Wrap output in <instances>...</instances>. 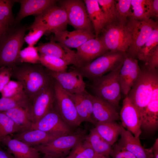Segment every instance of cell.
Instances as JSON below:
<instances>
[{"mask_svg":"<svg viewBox=\"0 0 158 158\" xmlns=\"http://www.w3.org/2000/svg\"><path fill=\"white\" fill-rule=\"evenodd\" d=\"M43 66L39 63H22L12 67L11 77L21 83L31 102L53 80Z\"/></svg>","mask_w":158,"mask_h":158,"instance_id":"obj_1","label":"cell"},{"mask_svg":"<svg viewBox=\"0 0 158 158\" xmlns=\"http://www.w3.org/2000/svg\"><path fill=\"white\" fill-rule=\"evenodd\" d=\"M28 27L16 25L8 27L0 38V68H12L20 63L19 54Z\"/></svg>","mask_w":158,"mask_h":158,"instance_id":"obj_2","label":"cell"},{"mask_svg":"<svg viewBox=\"0 0 158 158\" xmlns=\"http://www.w3.org/2000/svg\"><path fill=\"white\" fill-rule=\"evenodd\" d=\"M140 68L139 76L126 96L131 100L141 116L158 84V69L150 70L143 66Z\"/></svg>","mask_w":158,"mask_h":158,"instance_id":"obj_3","label":"cell"},{"mask_svg":"<svg viewBox=\"0 0 158 158\" xmlns=\"http://www.w3.org/2000/svg\"><path fill=\"white\" fill-rule=\"evenodd\" d=\"M126 57V52L109 51L92 61L77 69L83 77L92 80L121 68Z\"/></svg>","mask_w":158,"mask_h":158,"instance_id":"obj_4","label":"cell"},{"mask_svg":"<svg viewBox=\"0 0 158 158\" xmlns=\"http://www.w3.org/2000/svg\"><path fill=\"white\" fill-rule=\"evenodd\" d=\"M101 33L100 38L108 51L126 52L131 44L132 34L128 23L126 25L109 23Z\"/></svg>","mask_w":158,"mask_h":158,"instance_id":"obj_5","label":"cell"},{"mask_svg":"<svg viewBox=\"0 0 158 158\" xmlns=\"http://www.w3.org/2000/svg\"><path fill=\"white\" fill-rule=\"evenodd\" d=\"M121 68L92 80L91 85L95 95L105 100L116 109L121 98L118 77Z\"/></svg>","mask_w":158,"mask_h":158,"instance_id":"obj_6","label":"cell"},{"mask_svg":"<svg viewBox=\"0 0 158 158\" xmlns=\"http://www.w3.org/2000/svg\"><path fill=\"white\" fill-rule=\"evenodd\" d=\"M86 136L84 132L79 131L59 136L45 144L34 147L39 152L54 158L66 157L73 147Z\"/></svg>","mask_w":158,"mask_h":158,"instance_id":"obj_7","label":"cell"},{"mask_svg":"<svg viewBox=\"0 0 158 158\" xmlns=\"http://www.w3.org/2000/svg\"><path fill=\"white\" fill-rule=\"evenodd\" d=\"M68 24L66 13L64 8L55 4L40 14L35 16V20L28 30L36 26H41L46 30V35L65 30Z\"/></svg>","mask_w":158,"mask_h":158,"instance_id":"obj_8","label":"cell"},{"mask_svg":"<svg viewBox=\"0 0 158 158\" xmlns=\"http://www.w3.org/2000/svg\"><path fill=\"white\" fill-rule=\"evenodd\" d=\"M53 85L55 93L54 105L55 109L62 119L70 127L79 126L82 122L74 102L69 94L54 79Z\"/></svg>","mask_w":158,"mask_h":158,"instance_id":"obj_9","label":"cell"},{"mask_svg":"<svg viewBox=\"0 0 158 158\" xmlns=\"http://www.w3.org/2000/svg\"><path fill=\"white\" fill-rule=\"evenodd\" d=\"M59 6L65 10L68 24L76 30L93 32L94 30L84 1L80 0L59 1Z\"/></svg>","mask_w":158,"mask_h":158,"instance_id":"obj_10","label":"cell"},{"mask_svg":"<svg viewBox=\"0 0 158 158\" xmlns=\"http://www.w3.org/2000/svg\"><path fill=\"white\" fill-rule=\"evenodd\" d=\"M156 23L151 18L138 20L130 18L128 23L131 31L132 42L126 52L127 56L136 59L139 51L152 33Z\"/></svg>","mask_w":158,"mask_h":158,"instance_id":"obj_11","label":"cell"},{"mask_svg":"<svg viewBox=\"0 0 158 158\" xmlns=\"http://www.w3.org/2000/svg\"><path fill=\"white\" fill-rule=\"evenodd\" d=\"M39 129L59 136L73 133L71 127L62 119L54 105L44 116L33 124L31 129Z\"/></svg>","mask_w":158,"mask_h":158,"instance_id":"obj_12","label":"cell"},{"mask_svg":"<svg viewBox=\"0 0 158 158\" xmlns=\"http://www.w3.org/2000/svg\"><path fill=\"white\" fill-rule=\"evenodd\" d=\"M54 99L53 79L49 85L31 102L29 115L33 124L38 121L53 107Z\"/></svg>","mask_w":158,"mask_h":158,"instance_id":"obj_13","label":"cell"},{"mask_svg":"<svg viewBox=\"0 0 158 158\" xmlns=\"http://www.w3.org/2000/svg\"><path fill=\"white\" fill-rule=\"evenodd\" d=\"M38 52L44 55L62 59L77 68L84 66L76 52L71 50L64 45L52 40L49 42H40L37 47Z\"/></svg>","mask_w":158,"mask_h":158,"instance_id":"obj_14","label":"cell"},{"mask_svg":"<svg viewBox=\"0 0 158 158\" xmlns=\"http://www.w3.org/2000/svg\"><path fill=\"white\" fill-rule=\"evenodd\" d=\"M120 118L122 126L139 138L141 133V117L137 109L127 96L123 101Z\"/></svg>","mask_w":158,"mask_h":158,"instance_id":"obj_15","label":"cell"},{"mask_svg":"<svg viewBox=\"0 0 158 158\" xmlns=\"http://www.w3.org/2000/svg\"><path fill=\"white\" fill-rule=\"evenodd\" d=\"M47 70L51 76L68 93L77 94L85 90L86 83L78 69L68 72H55Z\"/></svg>","mask_w":158,"mask_h":158,"instance_id":"obj_16","label":"cell"},{"mask_svg":"<svg viewBox=\"0 0 158 158\" xmlns=\"http://www.w3.org/2000/svg\"><path fill=\"white\" fill-rule=\"evenodd\" d=\"M141 71L138 60L126 56L120 69L118 76L121 92L126 96L131 89Z\"/></svg>","mask_w":158,"mask_h":158,"instance_id":"obj_17","label":"cell"},{"mask_svg":"<svg viewBox=\"0 0 158 158\" xmlns=\"http://www.w3.org/2000/svg\"><path fill=\"white\" fill-rule=\"evenodd\" d=\"M93 107L94 119L97 123L115 121L119 120V115L117 109L105 100L90 95Z\"/></svg>","mask_w":158,"mask_h":158,"instance_id":"obj_18","label":"cell"},{"mask_svg":"<svg viewBox=\"0 0 158 158\" xmlns=\"http://www.w3.org/2000/svg\"><path fill=\"white\" fill-rule=\"evenodd\" d=\"M51 39L66 47L77 48L87 40L95 38L93 32L75 30L70 32L66 30L54 33Z\"/></svg>","mask_w":158,"mask_h":158,"instance_id":"obj_19","label":"cell"},{"mask_svg":"<svg viewBox=\"0 0 158 158\" xmlns=\"http://www.w3.org/2000/svg\"><path fill=\"white\" fill-rule=\"evenodd\" d=\"M141 128L152 132L158 127V84L155 86L148 104L141 114Z\"/></svg>","mask_w":158,"mask_h":158,"instance_id":"obj_20","label":"cell"},{"mask_svg":"<svg viewBox=\"0 0 158 158\" xmlns=\"http://www.w3.org/2000/svg\"><path fill=\"white\" fill-rule=\"evenodd\" d=\"M5 149L14 158H41L39 152L34 147L12 138L10 135L3 138L0 142Z\"/></svg>","mask_w":158,"mask_h":158,"instance_id":"obj_21","label":"cell"},{"mask_svg":"<svg viewBox=\"0 0 158 158\" xmlns=\"http://www.w3.org/2000/svg\"><path fill=\"white\" fill-rule=\"evenodd\" d=\"M76 49L77 54L84 66L109 51L99 37L87 40Z\"/></svg>","mask_w":158,"mask_h":158,"instance_id":"obj_22","label":"cell"},{"mask_svg":"<svg viewBox=\"0 0 158 158\" xmlns=\"http://www.w3.org/2000/svg\"><path fill=\"white\" fill-rule=\"evenodd\" d=\"M120 135L121 138L117 144L130 152L137 158H153V153L150 149L143 147L141 144L139 138H135L122 126Z\"/></svg>","mask_w":158,"mask_h":158,"instance_id":"obj_23","label":"cell"},{"mask_svg":"<svg viewBox=\"0 0 158 158\" xmlns=\"http://www.w3.org/2000/svg\"><path fill=\"white\" fill-rule=\"evenodd\" d=\"M55 0H17L20 4V8L15 19V25L24 18L30 15H38L56 4Z\"/></svg>","mask_w":158,"mask_h":158,"instance_id":"obj_24","label":"cell"},{"mask_svg":"<svg viewBox=\"0 0 158 158\" xmlns=\"http://www.w3.org/2000/svg\"><path fill=\"white\" fill-rule=\"evenodd\" d=\"M68 93L74 102L82 123L84 121L89 122L96 126L97 123L93 117L91 94L85 90L77 94Z\"/></svg>","mask_w":158,"mask_h":158,"instance_id":"obj_25","label":"cell"},{"mask_svg":"<svg viewBox=\"0 0 158 158\" xmlns=\"http://www.w3.org/2000/svg\"><path fill=\"white\" fill-rule=\"evenodd\" d=\"M10 135L12 138L33 147L45 144L60 136L37 129H31Z\"/></svg>","mask_w":158,"mask_h":158,"instance_id":"obj_26","label":"cell"},{"mask_svg":"<svg viewBox=\"0 0 158 158\" xmlns=\"http://www.w3.org/2000/svg\"><path fill=\"white\" fill-rule=\"evenodd\" d=\"M131 5L133 12L130 18L144 20L158 17L157 0H131Z\"/></svg>","mask_w":158,"mask_h":158,"instance_id":"obj_27","label":"cell"},{"mask_svg":"<svg viewBox=\"0 0 158 158\" xmlns=\"http://www.w3.org/2000/svg\"><path fill=\"white\" fill-rule=\"evenodd\" d=\"M84 1L96 37H98L105 26L110 23V20L102 10L97 0H85Z\"/></svg>","mask_w":158,"mask_h":158,"instance_id":"obj_28","label":"cell"},{"mask_svg":"<svg viewBox=\"0 0 158 158\" xmlns=\"http://www.w3.org/2000/svg\"><path fill=\"white\" fill-rule=\"evenodd\" d=\"M94 128L102 138L112 146L120 135L121 126L114 121L98 122Z\"/></svg>","mask_w":158,"mask_h":158,"instance_id":"obj_29","label":"cell"},{"mask_svg":"<svg viewBox=\"0 0 158 158\" xmlns=\"http://www.w3.org/2000/svg\"><path fill=\"white\" fill-rule=\"evenodd\" d=\"M3 112L20 127L21 133L31 129L33 123L30 118L28 109L16 107Z\"/></svg>","mask_w":158,"mask_h":158,"instance_id":"obj_30","label":"cell"},{"mask_svg":"<svg viewBox=\"0 0 158 158\" xmlns=\"http://www.w3.org/2000/svg\"><path fill=\"white\" fill-rule=\"evenodd\" d=\"M31 102L24 90L10 97L0 98V112H3L16 107L30 108Z\"/></svg>","mask_w":158,"mask_h":158,"instance_id":"obj_31","label":"cell"},{"mask_svg":"<svg viewBox=\"0 0 158 158\" xmlns=\"http://www.w3.org/2000/svg\"><path fill=\"white\" fill-rule=\"evenodd\" d=\"M85 139L97 155L106 157L109 155L112 146L102 138L94 128L90 130Z\"/></svg>","mask_w":158,"mask_h":158,"instance_id":"obj_32","label":"cell"},{"mask_svg":"<svg viewBox=\"0 0 158 158\" xmlns=\"http://www.w3.org/2000/svg\"><path fill=\"white\" fill-rule=\"evenodd\" d=\"M158 25L156 22L149 38L139 51L137 57L145 62L148 56L158 47Z\"/></svg>","mask_w":158,"mask_h":158,"instance_id":"obj_33","label":"cell"},{"mask_svg":"<svg viewBox=\"0 0 158 158\" xmlns=\"http://www.w3.org/2000/svg\"><path fill=\"white\" fill-rule=\"evenodd\" d=\"M97 155L85 138L77 143L66 157L68 158H94Z\"/></svg>","mask_w":158,"mask_h":158,"instance_id":"obj_34","label":"cell"},{"mask_svg":"<svg viewBox=\"0 0 158 158\" xmlns=\"http://www.w3.org/2000/svg\"><path fill=\"white\" fill-rule=\"evenodd\" d=\"M39 54L40 63L47 69L55 72H66L69 64L65 61L40 53Z\"/></svg>","mask_w":158,"mask_h":158,"instance_id":"obj_35","label":"cell"},{"mask_svg":"<svg viewBox=\"0 0 158 158\" xmlns=\"http://www.w3.org/2000/svg\"><path fill=\"white\" fill-rule=\"evenodd\" d=\"M16 0H0V21L7 28L15 25L12 8Z\"/></svg>","mask_w":158,"mask_h":158,"instance_id":"obj_36","label":"cell"},{"mask_svg":"<svg viewBox=\"0 0 158 158\" xmlns=\"http://www.w3.org/2000/svg\"><path fill=\"white\" fill-rule=\"evenodd\" d=\"M21 132L20 127L4 112H0V142L6 136Z\"/></svg>","mask_w":158,"mask_h":158,"instance_id":"obj_37","label":"cell"},{"mask_svg":"<svg viewBox=\"0 0 158 158\" xmlns=\"http://www.w3.org/2000/svg\"><path fill=\"white\" fill-rule=\"evenodd\" d=\"M115 6L118 23L123 25L127 24L128 17L131 16V0L115 1Z\"/></svg>","mask_w":158,"mask_h":158,"instance_id":"obj_38","label":"cell"},{"mask_svg":"<svg viewBox=\"0 0 158 158\" xmlns=\"http://www.w3.org/2000/svg\"><path fill=\"white\" fill-rule=\"evenodd\" d=\"M19 61L20 63L35 64L40 63L39 54L37 47L28 46L21 50L19 54Z\"/></svg>","mask_w":158,"mask_h":158,"instance_id":"obj_39","label":"cell"},{"mask_svg":"<svg viewBox=\"0 0 158 158\" xmlns=\"http://www.w3.org/2000/svg\"><path fill=\"white\" fill-rule=\"evenodd\" d=\"M101 8L109 19L110 23H118L114 0H97Z\"/></svg>","mask_w":158,"mask_h":158,"instance_id":"obj_40","label":"cell"},{"mask_svg":"<svg viewBox=\"0 0 158 158\" xmlns=\"http://www.w3.org/2000/svg\"><path fill=\"white\" fill-rule=\"evenodd\" d=\"M29 30L30 31L24 38L25 42L28 46H34L44 35L46 34V30L41 26H35Z\"/></svg>","mask_w":158,"mask_h":158,"instance_id":"obj_41","label":"cell"},{"mask_svg":"<svg viewBox=\"0 0 158 158\" xmlns=\"http://www.w3.org/2000/svg\"><path fill=\"white\" fill-rule=\"evenodd\" d=\"M23 90L21 83L18 81L10 80L4 86L0 92L2 97H7L14 96Z\"/></svg>","mask_w":158,"mask_h":158,"instance_id":"obj_42","label":"cell"},{"mask_svg":"<svg viewBox=\"0 0 158 158\" xmlns=\"http://www.w3.org/2000/svg\"><path fill=\"white\" fill-rule=\"evenodd\" d=\"M109 155L112 158H137L132 153L117 143L112 146Z\"/></svg>","mask_w":158,"mask_h":158,"instance_id":"obj_43","label":"cell"},{"mask_svg":"<svg viewBox=\"0 0 158 158\" xmlns=\"http://www.w3.org/2000/svg\"><path fill=\"white\" fill-rule=\"evenodd\" d=\"M143 65L150 70L158 69V47L148 56Z\"/></svg>","mask_w":158,"mask_h":158,"instance_id":"obj_44","label":"cell"},{"mask_svg":"<svg viewBox=\"0 0 158 158\" xmlns=\"http://www.w3.org/2000/svg\"><path fill=\"white\" fill-rule=\"evenodd\" d=\"M12 68L3 67L0 68V92L4 86L10 80Z\"/></svg>","mask_w":158,"mask_h":158,"instance_id":"obj_45","label":"cell"},{"mask_svg":"<svg viewBox=\"0 0 158 158\" xmlns=\"http://www.w3.org/2000/svg\"><path fill=\"white\" fill-rule=\"evenodd\" d=\"M0 143V158H14L13 156L5 149H4Z\"/></svg>","mask_w":158,"mask_h":158,"instance_id":"obj_46","label":"cell"},{"mask_svg":"<svg viewBox=\"0 0 158 158\" xmlns=\"http://www.w3.org/2000/svg\"><path fill=\"white\" fill-rule=\"evenodd\" d=\"M8 28L0 21V38Z\"/></svg>","mask_w":158,"mask_h":158,"instance_id":"obj_47","label":"cell"},{"mask_svg":"<svg viewBox=\"0 0 158 158\" xmlns=\"http://www.w3.org/2000/svg\"><path fill=\"white\" fill-rule=\"evenodd\" d=\"M150 150L152 152L156 151L158 150V138H157L152 147L150 148Z\"/></svg>","mask_w":158,"mask_h":158,"instance_id":"obj_48","label":"cell"},{"mask_svg":"<svg viewBox=\"0 0 158 158\" xmlns=\"http://www.w3.org/2000/svg\"><path fill=\"white\" fill-rule=\"evenodd\" d=\"M153 158H158V150H156L152 152Z\"/></svg>","mask_w":158,"mask_h":158,"instance_id":"obj_49","label":"cell"},{"mask_svg":"<svg viewBox=\"0 0 158 158\" xmlns=\"http://www.w3.org/2000/svg\"><path fill=\"white\" fill-rule=\"evenodd\" d=\"M41 158H54L53 157L47 154H44V156Z\"/></svg>","mask_w":158,"mask_h":158,"instance_id":"obj_50","label":"cell"},{"mask_svg":"<svg viewBox=\"0 0 158 158\" xmlns=\"http://www.w3.org/2000/svg\"><path fill=\"white\" fill-rule=\"evenodd\" d=\"M94 158H107L106 156H96Z\"/></svg>","mask_w":158,"mask_h":158,"instance_id":"obj_51","label":"cell"},{"mask_svg":"<svg viewBox=\"0 0 158 158\" xmlns=\"http://www.w3.org/2000/svg\"><path fill=\"white\" fill-rule=\"evenodd\" d=\"M67 158V157H61V158Z\"/></svg>","mask_w":158,"mask_h":158,"instance_id":"obj_52","label":"cell"}]
</instances>
